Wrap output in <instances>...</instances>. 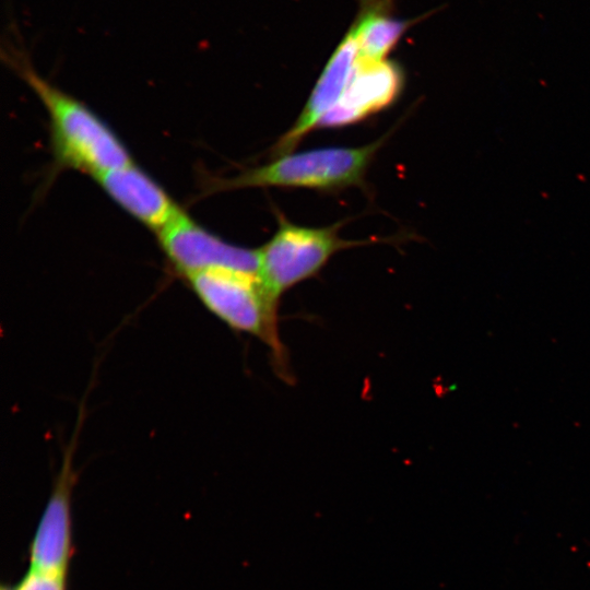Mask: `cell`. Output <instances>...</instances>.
I'll use <instances>...</instances> for the list:
<instances>
[{"mask_svg":"<svg viewBox=\"0 0 590 590\" xmlns=\"http://www.w3.org/2000/svg\"><path fill=\"white\" fill-rule=\"evenodd\" d=\"M83 408L71 441L62 453V462L50 496L42 512L28 547L30 568L68 576L73 554L71 498L76 482L74 452L82 426Z\"/></svg>","mask_w":590,"mask_h":590,"instance_id":"cell-5","label":"cell"},{"mask_svg":"<svg viewBox=\"0 0 590 590\" xmlns=\"http://www.w3.org/2000/svg\"><path fill=\"white\" fill-rule=\"evenodd\" d=\"M95 178L117 204L153 231L158 232L180 210L165 190L133 163Z\"/></svg>","mask_w":590,"mask_h":590,"instance_id":"cell-9","label":"cell"},{"mask_svg":"<svg viewBox=\"0 0 590 590\" xmlns=\"http://www.w3.org/2000/svg\"><path fill=\"white\" fill-rule=\"evenodd\" d=\"M202 305L228 328L250 334L271 351L281 376L287 378V355L279 333V303L253 272L208 269L186 279Z\"/></svg>","mask_w":590,"mask_h":590,"instance_id":"cell-2","label":"cell"},{"mask_svg":"<svg viewBox=\"0 0 590 590\" xmlns=\"http://www.w3.org/2000/svg\"><path fill=\"white\" fill-rule=\"evenodd\" d=\"M409 25L408 21L375 10L365 13L352 28L358 58L365 61L385 60Z\"/></svg>","mask_w":590,"mask_h":590,"instance_id":"cell-10","label":"cell"},{"mask_svg":"<svg viewBox=\"0 0 590 590\" xmlns=\"http://www.w3.org/2000/svg\"><path fill=\"white\" fill-rule=\"evenodd\" d=\"M21 74L47 109L54 154L60 166L96 177L132 163L115 132L84 104L26 66Z\"/></svg>","mask_w":590,"mask_h":590,"instance_id":"cell-1","label":"cell"},{"mask_svg":"<svg viewBox=\"0 0 590 590\" xmlns=\"http://www.w3.org/2000/svg\"><path fill=\"white\" fill-rule=\"evenodd\" d=\"M340 224L327 227L296 225L283 216L271 239L258 252L256 274L278 303L296 284L315 276L338 251L368 241L343 239Z\"/></svg>","mask_w":590,"mask_h":590,"instance_id":"cell-4","label":"cell"},{"mask_svg":"<svg viewBox=\"0 0 590 590\" xmlns=\"http://www.w3.org/2000/svg\"><path fill=\"white\" fill-rule=\"evenodd\" d=\"M157 236L173 269L185 279L213 268L257 272V250L224 241L181 210L157 232Z\"/></svg>","mask_w":590,"mask_h":590,"instance_id":"cell-6","label":"cell"},{"mask_svg":"<svg viewBox=\"0 0 590 590\" xmlns=\"http://www.w3.org/2000/svg\"><path fill=\"white\" fill-rule=\"evenodd\" d=\"M385 141L357 148H321L279 156L236 177L216 180L215 190L280 187L334 190L358 186Z\"/></svg>","mask_w":590,"mask_h":590,"instance_id":"cell-3","label":"cell"},{"mask_svg":"<svg viewBox=\"0 0 590 590\" xmlns=\"http://www.w3.org/2000/svg\"><path fill=\"white\" fill-rule=\"evenodd\" d=\"M358 47L352 30L342 39L327 62L306 105L295 123L272 148L273 156L292 153L342 96L355 68Z\"/></svg>","mask_w":590,"mask_h":590,"instance_id":"cell-8","label":"cell"},{"mask_svg":"<svg viewBox=\"0 0 590 590\" xmlns=\"http://www.w3.org/2000/svg\"><path fill=\"white\" fill-rule=\"evenodd\" d=\"M0 590H67V576L30 568L15 586H2Z\"/></svg>","mask_w":590,"mask_h":590,"instance_id":"cell-11","label":"cell"},{"mask_svg":"<svg viewBox=\"0 0 590 590\" xmlns=\"http://www.w3.org/2000/svg\"><path fill=\"white\" fill-rule=\"evenodd\" d=\"M403 86L401 68L392 61L357 58L351 79L338 103L319 127L337 128L357 122L390 106Z\"/></svg>","mask_w":590,"mask_h":590,"instance_id":"cell-7","label":"cell"}]
</instances>
